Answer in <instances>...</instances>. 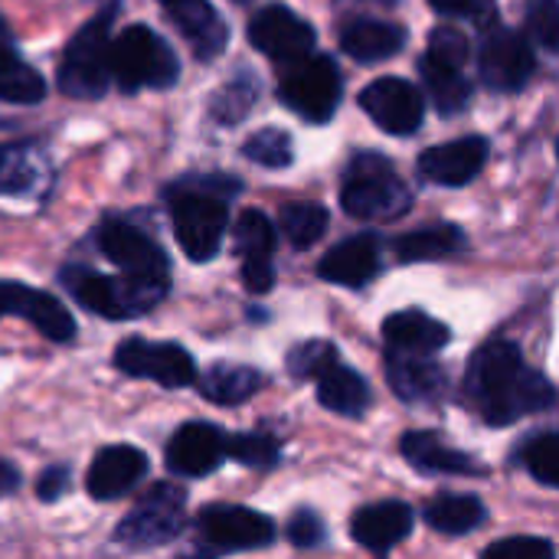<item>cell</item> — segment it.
Here are the masks:
<instances>
[{"instance_id":"1","label":"cell","mask_w":559,"mask_h":559,"mask_svg":"<svg viewBox=\"0 0 559 559\" xmlns=\"http://www.w3.org/2000/svg\"><path fill=\"white\" fill-rule=\"evenodd\" d=\"M465 390L491 426H511L531 413L554 406L557 400L550 380L531 370L524 364V354L511 341H488L475 350Z\"/></svg>"},{"instance_id":"2","label":"cell","mask_w":559,"mask_h":559,"mask_svg":"<svg viewBox=\"0 0 559 559\" xmlns=\"http://www.w3.org/2000/svg\"><path fill=\"white\" fill-rule=\"evenodd\" d=\"M236 193H239V180L223 177V174L187 177V180H177L167 190L174 236H177L187 259L210 262L219 252L226 226H229L226 200L236 197Z\"/></svg>"},{"instance_id":"3","label":"cell","mask_w":559,"mask_h":559,"mask_svg":"<svg viewBox=\"0 0 559 559\" xmlns=\"http://www.w3.org/2000/svg\"><path fill=\"white\" fill-rule=\"evenodd\" d=\"M62 285L72 292V298L88 308L92 314L111 318V321H128V318H141L147 311H154L170 285L164 282H141V278H128V275H102L82 265H69L62 269Z\"/></svg>"},{"instance_id":"4","label":"cell","mask_w":559,"mask_h":559,"mask_svg":"<svg viewBox=\"0 0 559 559\" xmlns=\"http://www.w3.org/2000/svg\"><path fill=\"white\" fill-rule=\"evenodd\" d=\"M413 197L393 164L383 154L364 151L347 164L344 187H341V206L354 219L367 223H386L409 210Z\"/></svg>"},{"instance_id":"5","label":"cell","mask_w":559,"mask_h":559,"mask_svg":"<svg viewBox=\"0 0 559 559\" xmlns=\"http://www.w3.org/2000/svg\"><path fill=\"white\" fill-rule=\"evenodd\" d=\"M111 16L115 7L92 16L59 59V92L69 98H102L111 85Z\"/></svg>"},{"instance_id":"6","label":"cell","mask_w":559,"mask_h":559,"mask_svg":"<svg viewBox=\"0 0 559 559\" xmlns=\"http://www.w3.org/2000/svg\"><path fill=\"white\" fill-rule=\"evenodd\" d=\"M177 75L180 62L154 29L134 23L111 39V79L121 92L170 88Z\"/></svg>"},{"instance_id":"7","label":"cell","mask_w":559,"mask_h":559,"mask_svg":"<svg viewBox=\"0 0 559 559\" xmlns=\"http://www.w3.org/2000/svg\"><path fill=\"white\" fill-rule=\"evenodd\" d=\"M275 540V521L242 504H210L197 514V544L180 559H219Z\"/></svg>"},{"instance_id":"8","label":"cell","mask_w":559,"mask_h":559,"mask_svg":"<svg viewBox=\"0 0 559 559\" xmlns=\"http://www.w3.org/2000/svg\"><path fill=\"white\" fill-rule=\"evenodd\" d=\"M187 491L180 485L160 481L154 485L131 514H124L115 527V544L128 550H154L174 544L187 527Z\"/></svg>"},{"instance_id":"9","label":"cell","mask_w":559,"mask_h":559,"mask_svg":"<svg viewBox=\"0 0 559 559\" xmlns=\"http://www.w3.org/2000/svg\"><path fill=\"white\" fill-rule=\"evenodd\" d=\"M282 102L305 121L324 124L341 102V72L328 56H308L285 69L278 82Z\"/></svg>"},{"instance_id":"10","label":"cell","mask_w":559,"mask_h":559,"mask_svg":"<svg viewBox=\"0 0 559 559\" xmlns=\"http://www.w3.org/2000/svg\"><path fill=\"white\" fill-rule=\"evenodd\" d=\"M95 242H98L102 255L121 275L170 285V259H167V252L144 229L131 226L128 219H105L95 229Z\"/></svg>"},{"instance_id":"11","label":"cell","mask_w":559,"mask_h":559,"mask_svg":"<svg viewBox=\"0 0 559 559\" xmlns=\"http://www.w3.org/2000/svg\"><path fill=\"white\" fill-rule=\"evenodd\" d=\"M115 367L134 380H154L167 390L197 383V364L187 347L170 341L128 337L115 347Z\"/></svg>"},{"instance_id":"12","label":"cell","mask_w":559,"mask_h":559,"mask_svg":"<svg viewBox=\"0 0 559 559\" xmlns=\"http://www.w3.org/2000/svg\"><path fill=\"white\" fill-rule=\"evenodd\" d=\"M360 108L386 131V134H416L426 118L423 92L396 75L377 79L360 92Z\"/></svg>"},{"instance_id":"13","label":"cell","mask_w":559,"mask_h":559,"mask_svg":"<svg viewBox=\"0 0 559 559\" xmlns=\"http://www.w3.org/2000/svg\"><path fill=\"white\" fill-rule=\"evenodd\" d=\"M249 43L282 66L314 56V29L288 7H265L249 23Z\"/></svg>"},{"instance_id":"14","label":"cell","mask_w":559,"mask_h":559,"mask_svg":"<svg viewBox=\"0 0 559 559\" xmlns=\"http://www.w3.org/2000/svg\"><path fill=\"white\" fill-rule=\"evenodd\" d=\"M534 49L514 29H491L478 52L481 82L495 92H521L534 75Z\"/></svg>"},{"instance_id":"15","label":"cell","mask_w":559,"mask_h":559,"mask_svg":"<svg viewBox=\"0 0 559 559\" xmlns=\"http://www.w3.org/2000/svg\"><path fill=\"white\" fill-rule=\"evenodd\" d=\"M26 318L46 341L52 344H72L75 341V318L69 308L52 298L49 292H39L23 282H0V318Z\"/></svg>"},{"instance_id":"16","label":"cell","mask_w":559,"mask_h":559,"mask_svg":"<svg viewBox=\"0 0 559 559\" xmlns=\"http://www.w3.org/2000/svg\"><path fill=\"white\" fill-rule=\"evenodd\" d=\"M229 459V436L213 423H187L167 442V468L180 478L213 475Z\"/></svg>"},{"instance_id":"17","label":"cell","mask_w":559,"mask_h":559,"mask_svg":"<svg viewBox=\"0 0 559 559\" xmlns=\"http://www.w3.org/2000/svg\"><path fill=\"white\" fill-rule=\"evenodd\" d=\"M488 164V141L472 134L449 144H436L419 154V177L439 187H465Z\"/></svg>"},{"instance_id":"18","label":"cell","mask_w":559,"mask_h":559,"mask_svg":"<svg viewBox=\"0 0 559 559\" xmlns=\"http://www.w3.org/2000/svg\"><path fill=\"white\" fill-rule=\"evenodd\" d=\"M147 475V455L134 445H108L102 449L85 475V488L95 501H118L138 488Z\"/></svg>"},{"instance_id":"19","label":"cell","mask_w":559,"mask_h":559,"mask_svg":"<svg viewBox=\"0 0 559 559\" xmlns=\"http://www.w3.org/2000/svg\"><path fill=\"white\" fill-rule=\"evenodd\" d=\"M413 531V508L406 501H380V504H367L354 514L350 521V534L360 547H367L370 554L383 557L390 554L396 544H403Z\"/></svg>"},{"instance_id":"20","label":"cell","mask_w":559,"mask_h":559,"mask_svg":"<svg viewBox=\"0 0 559 559\" xmlns=\"http://www.w3.org/2000/svg\"><path fill=\"white\" fill-rule=\"evenodd\" d=\"M164 7H167V16L174 20V26L193 46L197 59L206 62L226 49V39H229L226 23L210 0H167Z\"/></svg>"},{"instance_id":"21","label":"cell","mask_w":559,"mask_h":559,"mask_svg":"<svg viewBox=\"0 0 559 559\" xmlns=\"http://www.w3.org/2000/svg\"><path fill=\"white\" fill-rule=\"evenodd\" d=\"M386 377L393 393L406 403H436L445 393V370L423 354L390 350Z\"/></svg>"},{"instance_id":"22","label":"cell","mask_w":559,"mask_h":559,"mask_svg":"<svg viewBox=\"0 0 559 559\" xmlns=\"http://www.w3.org/2000/svg\"><path fill=\"white\" fill-rule=\"evenodd\" d=\"M380 269V246L373 236H354L337 242L318 265V275L331 285L360 288L367 285Z\"/></svg>"},{"instance_id":"23","label":"cell","mask_w":559,"mask_h":559,"mask_svg":"<svg viewBox=\"0 0 559 559\" xmlns=\"http://www.w3.org/2000/svg\"><path fill=\"white\" fill-rule=\"evenodd\" d=\"M383 337L390 344V350H403V354H423L432 357L436 350H442L452 341V331L429 318L426 311H396L383 321Z\"/></svg>"},{"instance_id":"24","label":"cell","mask_w":559,"mask_h":559,"mask_svg":"<svg viewBox=\"0 0 559 559\" xmlns=\"http://www.w3.org/2000/svg\"><path fill=\"white\" fill-rule=\"evenodd\" d=\"M406 46V29L386 20H354L341 29V49L357 62L393 59Z\"/></svg>"},{"instance_id":"25","label":"cell","mask_w":559,"mask_h":559,"mask_svg":"<svg viewBox=\"0 0 559 559\" xmlns=\"http://www.w3.org/2000/svg\"><path fill=\"white\" fill-rule=\"evenodd\" d=\"M406 462L419 472H436V475H481V465L472 462L465 452L449 449L439 436L432 432H409L400 442Z\"/></svg>"},{"instance_id":"26","label":"cell","mask_w":559,"mask_h":559,"mask_svg":"<svg viewBox=\"0 0 559 559\" xmlns=\"http://www.w3.org/2000/svg\"><path fill=\"white\" fill-rule=\"evenodd\" d=\"M370 383L341 360L318 380V403L337 416H364L370 409Z\"/></svg>"},{"instance_id":"27","label":"cell","mask_w":559,"mask_h":559,"mask_svg":"<svg viewBox=\"0 0 559 559\" xmlns=\"http://www.w3.org/2000/svg\"><path fill=\"white\" fill-rule=\"evenodd\" d=\"M197 386L216 406H239L262 390V373L242 364H213L203 377H197Z\"/></svg>"},{"instance_id":"28","label":"cell","mask_w":559,"mask_h":559,"mask_svg":"<svg viewBox=\"0 0 559 559\" xmlns=\"http://www.w3.org/2000/svg\"><path fill=\"white\" fill-rule=\"evenodd\" d=\"M0 98L13 105H36L46 98V79L13 52V39H0Z\"/></svg>"},{"instance_id":"29","label":"cell","mask_w":559,"mask_h":559,"mask_svg":"<svg viewBox=\"0 0 559 559\" xmlns=\"http://www.w3.org/2000/svg\"><path fill=\"white\" fill-rule=\"evenodd\" d=\"M419 75H423V85H426L432 105L439 108V115L465 111V105L472 98V85L455 66H445V62H436V59L423 56L419 59Z\"/></svg>"},{"instance_id":"30","label":"cell","mask_w":559,"mask_h":559,"mask_svg":"<svg viewBox=\"0 0 559 559\" xmlns=\"http://www.w3.org/2000/svg\"><path fill=\"white\" fill-rule=\"evenodd\" d=\"M485 518H488V511L475 495H439L426 508L429 527L439 534H449V537H462V534L475 531Z\"/></svg>"},{"instance_id":"31","label":"cell","mask_w":559,"mask_h":559,"mask_svg":"<svg viewBox=\"0 0 559 559\" xmlns=\"http://www.w3.org/2000/svg\"><path fill=\"white\" fill-rule=\"evenodd\" d=\"M462 246H465V233L459 226L439 223V226H429V229L406 233L396 242V255L403 262H436V259H445V255L459 252Z\"/></svg>"},{"instance_id":"32","label":"cell","mask_w":559,"mask_h":559,"mask_svg":"<svg viewBox=\"0 0 559 559\" xmlns=\"http://www.w3.org/2000/svg\"><path fill=\"white\" fill-rule=\"evenodd\" d=\"M233 246L242 262H272L275 252V226L265 213L246 210L233 226Z\"/></svg>"},{"instance_id":"33","label":"cell","mask_w":559,"mask_h":559,"mask_svg":"<svg viewBox=\"0 0 559 559\" xmlns=\"http://www.w3.org/2000/svg\"><path fill=\"white\" fill-rule=\"evenodd\" d=\"M282 233L295 249H311L324 233H328V210L321 203H288L278 213Z\"/></svg>"},{"instance_id":"34","label":"cell","mask_w":559,"mask_h":559,"mask_svg":"<svg viewBox=\"0 0 559 559\" xmlns=\"http://www.w3.org/2000/svg\"><path fill=\"white\" fill-rule=\"evenodd\" d=\"M36 183V160L26 144H0V197H20Z\"/></svg>"},{"instance_id":"35","label":"cell","mask_w":559,"mask_h":559,"mask_svg":"<svg viewBox=\"0 0 559 559\" xmlns=\"http://www.w3.org/2000/svg\"><path fill=\"white\" fill-rule=\"evenodd\" d=\"M259 95V85L249 72H242L239 79H233L229 85H223L216 95H213V108L210 115L219 121V124H236L242 121L249 111H252V102Z\"/></svg>"},{"instance_id":"36","label":"cell","mask_w":559,"mask_h":559,"mask_svg":"<svg viewBox=\"0 0 559 559\" xmlns=\"http://www.w3.org/2000/svg\"><path fill=\"white\" fill-rule=\"evenodd\" d=\"M242 154L259 164V167H269V170H282L292 164V138L278 128H262L255 131L246 144H242Z\"/></svg>"},{"instance_id":"37","label":"cell","mask_w":559,"mask_h":559,"mask_svg":"<svg viewBox=\"0 0 559 559\" xmlns=\"http://www.w3.org/2000/svg\"><path fill=\"white\" fill-rule=\"evenodd\" d=\"M521 459H524V468L540 485L559 488V432H540V436H534L524 445Z\"/></svg>"},{"instance_id":"38","label":"cell","mask_w":559,"mask_h":559,"mask_svg":"<svg viewBox=\"0 0 559 559\" xmlns=\"http://www.w3.org/2000/svg\"><path fill=\"white\" fill-rule=\"evenodd\" d=\"M337 364V350L331 341H305L288 354V373L295 380H321Z\"/></svg>"},{"instance_id":"39","label":"cell","mask_w":559,"mask_h":559,"mask_svg":"<svg viewBox=\"0 0 559 559\" xmlns=\"http://www.w3.org/2000/svg\"><path fill=\"white\" fill-rule=\"evenodd\" d=\"M278 442L265 432H246V436H229V459L249 468H272L278 462Z\"/></svg>"},{"instance_id":"40","label":"cell","mask_w":559,"mask_h":559,"mask_svg":"<svg viewBox=\"0 0 559 559\" xmlns=\"http://www.w3.org/2000/svg\"><path fill=\"white\" fill-rule=\"evenodd\" d=\"M527 29L534 43L547 52L559 49V0H537L527 13Z\"/></svg>"},{"instance_id":"41","label":"cell","mask_w":559,"mask_h":559,"mask_svg":"<svg viewBox=\"0 0 559 559\" xmlns=\"http://www.w3.org/2000/svg\"><path fill=\"white\" fill-rule=\"evenodd\" d=\"M468 39H465V33L462 29H455V26H436L432 29V36H429V59H436V62H445V66H455V69H462V62L468 59Z\"/></svg>"},{"instance_id":"42","label":"cell","mask_w":559,"mask_h":559,"mask_svg":"<svg viewBox=\"0 0 559 559\" xmlns=\"http://www.w3.org/2000/svg\"><path fill=\"white\" fill-rule=\"evenodd\" d=\"M481 559H554V544L540 537H508L491 544Z\"/></svg>"},{"instance_id":"43","label":"cell","mask_w":559,"mask_h":559,"mask_svg":"<svg viewBox=\"0 0 559 559\" xmlns=\"http://www.w3.org/2000/svg\"><path fill=\"white\" fill-rule=\"evenodd\" d=\"M429 7L442 16H465L475 20L478 26H491L495 23V0H429Z\"/></svg>"},{"instance_id":"44","label":"cell","mask_w":559,"mask_h":559,"mask_svg":"<svg viewBox=\"0 0 559 559\" xmlns=\"http://www.w3.org/2000/svg\"><path fill=\"white\" fill-rule=\"evenodd\" d=\"M288 540L295 547H301V550L318 547L324 540V521L314 511H308V508L298 511V514H292V521H288Z\"/></svg>"},{"instance_id":"45","label":"cell","mask_w":559,"mask_h":559,"mask_svg":"<svg viewBox=\"0 0 559 559\" xmlns=\"http://www.w3.org/2000/svg\"><path fill=\"white\" fill-rule=\"evenodd\" d=\"M69 468L66 465H49L43 468L39 481H36V498L46 501V504H56L66 491H69Z\"/></svg>"},{"instance_id":"46","label":"cell","mask_w":559,"mask_h":559,"mask_svg":"<svg viewBox=\"0 0 559 559\" xmlns=\"http://www.w3.org/2000/svg\"><path fill=\"white\" fill-rule=\"evenodd\" d=\"M242 285L252 295H265L275 285V269L272 262H242Z\"/></svg>"},{"instance_id":"47","label":"cell","mask_w":559,"mask_h":559,"mask_svg":"<svg viewBox=\"0 0 559 559\" xmlns=\"http://www.w3.org/2000/svg\"><path fill=\"white\" fill-rule=\"evenodd\" d=\"M20 485H23L20 468H16L13 462L0 459V501H3V498H10V495H16V491H20Z\"/></svg>"},{"instance_id":"48","label":"cell","mask_w":559,"mask_h":559,"mask_svg":"<svg viewBox=\"0 0 559 559\" xmlns=\"http://www.w3.org/2000/svg\"><path fill=\"white\" fill-rule=\"evenodd\" d=\"M337 3H341V7H347V3H350V7H360V3H383V7H393L396 0H337Z\"/></svg>"},{"instance_id":"49","label":"cell","mask_w":559,"mask_h":559,"mask_svg":"<svg viewBox=\"0 0 559 559\" xmlns=\"http://www.w3.org/2000/svg\"><path fill=\"white\" fill-rule=\"evenodd\" d=\"M0 39H10V29H7V23H3V16H0Z\"/></svg>"},{"instance_id":"50","label":"cell","mask_w":559,"mask_h":559,"mask_svg":"<svg viewBox=\"0 0 559 559\" xmlns=\"http://www.w3.org/2000/svg\"><path fill=\"white\" fill-rule=\"evenodd\" d=\"M557 154H559V141H557Z\"/></svg>"},{"instance_id":"51","label":"cell","mask_w":559,"mask_h":559,"mask_svg":"<svg viewBox=\"0 0 559 559\" xmlns=\"http://www.w3.org/2000/svg\"><path fill=\"white\" fill-rule=\"evenodd\" d=\"M239 3H242V0H239Z\"/></svg>"},{"instance_id":"52","label":"cell","mask_w":559,"mask_h":559,"mask_svg":"<svg viewBox=\"0 0 559 559\" xmlns=\"http://www.w3.org/2000/svg\"><path fill=\"white\" fill-rule=\"evenodd\" d=\"M164 3H167V0H164Z\"/></svg>"}]
</instances>
